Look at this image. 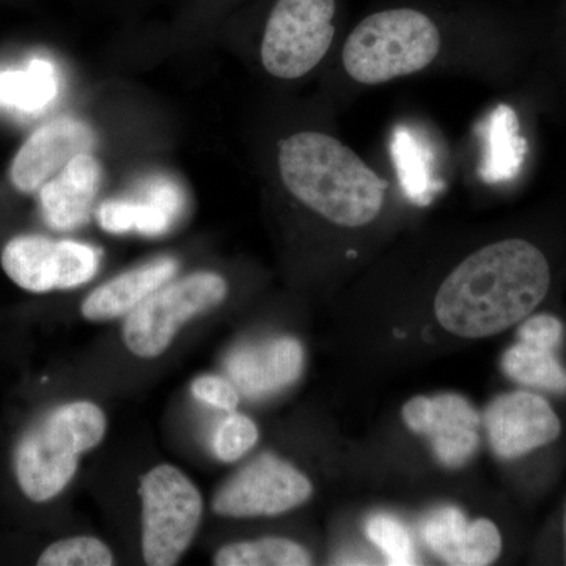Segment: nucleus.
Listing matches in <instances>:
<instances>
[{
	"label": "nucleus",
	"mask_w": 566,
	"mask_h": 566,
	"mask_svg": "<svg viewBox=\"0 0 566 566\" xmlns=\"http://www.w3.org/2000/svg\"><path fill=\"white\" fill-rule=\"evenodd\" d=\"M549 285V263L536 245L497 241L447 275L436 294V318L458 337H491L526 319L545 300Z\"/></svg>",
	"instance_id": "f257e3e1"
},
{
	"label": "nucleus",
	"mask_w": 566,
	"mask_h": 566,
	"mask_svg": "<svg viewBox=\"0 0 566 566\" xmlns=\"http://www.w3.org/2000/svg\"><path fill=\"white\" fill-rule=\"evenodd\" d=\"M279 170L293 197L335 226H368L385 207L387 181L327 134L303 132L283 140Z\"/></svg>",
	"instance_id": "f03ea898"
},
{
	"label": "nucleus",
	"mask_w": 566,
	"mask_h": 566,
	"mask_svg": "<svg viewBox=\"0 0 566 566\" xmlns=\"http://www.w3.org/2000/svg\"><path fill=\"white\" fill-rule=\"evenodd\" d=\"M106 416L91 401H73L46 412L32 424L14 453V471L25 497L46 502L62 493L82 453L103 441Z\"/></svg>",
	"instance_id": "7ed1b4c3"
},
{
	"label": "nucleus",
	"mask_w": 566,
	"mask_h": 566,
	"mask_svg": "<svg viewBox=\"0 0 566 566\" xmlns=\"http://www.w3.org/2000/svg\"><path fill=\"white\" fill-rule=\"evenodd\" d=\"M441 51L438 25L422 11H378L349 33L342 61L348 76L365 85L386 84L430 66Z\"/></svg>",
	"instance_id": "20e7f679"
},
{
	"label": "nucleus",
	"mask_w": 566,
	"mask_h": 566,
	"mask_svg": "<svg viewBox=\"0 0 566 566\" xmlns=\"http://www.w3.org/2000/svg\"><path fill=\"white\" fill-rule=\"evenodd\" d=\"M140 497L145 564H177L200 526L202 494L180 469L161 464L142 479Z\"/></svg>",
	"instance_id": "39448f33"
},
{
	"label": "nucleus",
	"mask_w": 566,
	"mask_h": 566,
	"mask_svg": "<svg viewBox=\"0 0 566 566\" xmlns=\"http://www.w3.org/2000/svg\"><path fill=\"white\" fill-rule=\"evenodd\" d=\"M227 282L214 273H196L166 283L126 316L123 340L129 352L153 359L166 352L182 324L221 304Z\"/></svg>",
	"instance_id": "423d86ee"
},
{
	"label": "nucleus",
	"mask_w": 566,
	"mask_h": 566,
	"mask_svg": "<svg viewBox=\"0 0 566 566\" xmlns=\"http://www.w3.org/2000/svg\"><path fill=\"white\" fill-rule=\"evenodd\" d=\"M335 0H277L266 22L262 63L271 76L300 80L333 44Z\"/></svg>",
	"instance_id": "0eeeda50"
},
{
	"label": "nucleus",
	"mask_w": 566,
	"mask_h": 566,
	"mask_svg": "<svg viewBox=\"0 0 566 566\" xmlns=\"http://www.w3.org/2000/svg\"><path fill=\"white\" fill-rule=\"evenodd\" d=\"M2 268L11 281L28 292L76 289L98 271L99 251L76 241L24 234L3 248Z\"/></svg>",
	"instance_id": "6e6552de"
},
{
	"label": "nucleus",
	"mask_w": 566,
	"mask_h": 566,
	"mask_svg": "<svg viewBox=\"0 0 566 566\" xmlns=\"http://www.w3.org/2000/svg\"><path fill=\"white\" fill-rule=\"evenodd\" d=\"M314 493L311 480L274 455L241 469L219 491L214 512L230 517L273 516L303 505Z\"/></svg>",
	"instance_id": "1a4fd4ad"
},
{
	"label": "nucleus",
	"mask_w": 566,
	"mask_h": 566,
	"mask_svg": "<svg viewBox=\"0 0 566 566\" xmlns=\"http://www.w3.org/2000/svg\"><path fill=\"white\" fill-rule=\"evenodd\" d=\"M401 416L409 430L430 438L436 458L446 468H463L479 449L480 417L461 395L411 398Z\"/></svg>",
	"instance_id": "9d476101"
},
{
	"label": "nucleus",
	"mask_w": 566,
	"mask_h": 566,
	"mask_svg": "<svg viewBox=\"0 0 566 566\" xmlns=\"http://www.w3.org/2000/svg\"><path fill=\"white\" fill-rule=\"evenodd\" d=\"M485 424L491 449L502 460H515L551 444L562 431L553 406L524 390L495 398L488 406Z\"/></svg>",
	"instance_id": "9b49d317"
},
{
	"label": "nucleus",
	"mask_w": 566,
	"mask_h": 566,
	"mask_svg": "<svg viewBox=\"0 0 566 566\" xmlns=\"http://www.w3.org/2000/svg\"><path fill=\"white\" fill-rule=\"evenodd\" d=\"M96 145L95 132L77 118H57L24 142L11 163L10 178L18 191H40L63 167Z\"/></svg>",
	"instance_id": "f8f14e48"
},
{
	"label": "nucleus",
	"mask_w": 566,
	"mask_h": 566,
	"mask_svg": "<svg viewBox=\"0 0 566 566\" xmlns=\"http://www.w3.org/2000/svg\"><path fill=\"white\" fill-rule=\"evenodd\" d=\"M424 543L446 564L485 566L494 564L502 553V536L490 520L469 523L457 506H442L424 517Z\"/></svg>",
	"instance_id": "ddd939ff"
},
{
	"label": "nucleus",
	"mask_w": 566,
	"mask_h": 566,
	"mask_svg": "<svg viewBox=\"0 0 566 566\" xmlns=\"http://www.w3.org/2000/svg\"><path fill=\"white\" fill-rule=\"evenodd\" d=\"M185 210L186 196L181 186L172 178L159 175L145 181L140 199L106 200L96 216L104 232L159 237L172 229Z\"/></svg>",
	"instance_id": "4468645a"
},
{
	"label": "nucleus",
	"mask_w": 566,
	"mask_h": 566,
	"mask_svg": "<svg viewBox=\"0 0 566 566\" xmlns=\"http://www.w3.org/2000/svg\"><path fill=\"white\" fill-rule=\"evenodd\" d=\"M227 374L248 397H264L293 385L303 374V345L292 337L241 346L227 359Z\"/></svg>",
	"instance_id": "2eb2a0df"
},
{
	"label": "nucleus",
	"mask_w": 566,
	"mask_h": 566,
	"mask_svg": "<svg viewBox=\"0 0 566 566\" xmlns=\"http://www.w3.org/2000/svg\"><path fill=\"white\" fill-rule=\"evenodd\" d=\"M102 164L91 153H82L41 186L44 221L54 230L69 232L91 218L96 193L102 186Z\"/></svg>",
	"instance_id": "dca6fc26"
},
{
	"label": "nucleus",
	"mask_w": 566,
	"mask_h": 566,
	"mask_svg": "<svg viewBox=\"0 0 566 566\" xmlns=\"http://www.w3.org/2000/svg\"><path fill=\"white\" fill-rule=\"evenodd\" d=\"M174 259H158L98 286L82 304V315L91 322L132 314L151 293L166 285L177 273Z\"/></svg>",
	"instance_id": "f3484780"
},
{
	"label": "nucleus",
	"mask_w": 566,
	"mask_h": 566,
	"mask_svg": "<svg viewBox=\"0 0 566 566\" xmlns=\"http://www.w3.org/2000/svg\"><path fill=\"white\" fill-rule=\"evenodd\" d=\"M486 148L482 169L485 181L501 182L517 177L526 159L527 142L521 136L516 112L506 104L490 115Z\"/></svg>",
	"instance_id": "a211bd4d"
},
{
	"label": "nucleus",
	"mask_w": 566,
	"mask_h": 566,
	"mask_svg": "<svg viewBox=\"0 0 566 566\" xmlns=\"http://www.w3.org/2000/svg\"><path fill=\"white\" fill-rule=\"evenodd\" d=\"M59 93L57 70L44 59H33L25 69L0 71V107L25 112L43 111Z\"/></svg>",
	"instance_id": "6ab92c4d"
},
{
	"label": "nucleus",
	"mask_w": 566,
	"mask_h": 566,
	"mask_svg": "<svg viewBox=\"0 0 566 566\" xmlns=\"http://www.w3.org/2000/svg\"><path fill=\"white\" fill-rule=\"evenodd\" d=\"M502 368L509 378L520 385L549 392H566V370L554 352L532 348L520 342L504 354Z\"/></svg>",
	"instance_id": "aec40b11"
},
{
	"label": "nucleus",
	"mask_w": 566,
	"mask_h": 566,
	"mask_svg": "<svg viewBox=\"0 0 566 566\" xmlns=\"http://www.w3.org/2000/svg\"><path fill=\"white\" fill-rule=\"evenodd\" d=\"M311 554L286 538H262L255 542L223 546L216 554L219 566H304L311 565Z\"/></svg>",
	"instance_id": "412c9836"
},
{
	"label": "nucleus",
	"mask_w": 566,
	"mask_h": 566,
	"mask_svg": "<svg viewBox=\"0 0 566 566\" xmlns=\"http://www.w3.org/2000/svg\"><path fill=\"white\" fill-rule=\"evenodd\" d=\"M365 532L375 546L385 554L389 565H416L417 554L411 534L397 517L382 515L371 516L365 524Z\"/></svg>",
	"instance_id": "4be33fe9"
},
{
	"label": "nucleus",
	"mask_w": 566,
	"mask_h": 566,
	"mask_svg": "<svg viewBox=\"0 0 566 566\" xmlns=\"http://www.w3.org/2000/svg\"><path fill=\"white\" fill-rule=\"evenodd\" d=\"M114 554L93 536H73L48 546L41 554L40 566H111Z\"/></svg>",
	"instance_id": "5701e85b"
},
{
	"label": "nucleus",
	"mask_w": 566,
	"mask_h": 566,
	"mask_svg": "<svg viewBox=\"0 0 566 566\" xmlns=\"http://www.w3.org/2000/svg\"><path fill=\"white\" fill-rule=\"evenodd\" d=\"M259 441V428L249 417L230 412L212 434V452L226 463L243 458Z\"/></svg>",
	"instance_id": "b1692460"
},
{
	"label": "nucleus",
	"mask_w": 566,
	"mask_h": 566,
	"mask_svg": "<svg viewBox=\"0 0 566 566\" xmlns=\"http://www.w3.org/2000/svg\"><path fill=\"white\" fill-rule=\"evenodd\" d=\"M564 337V326L560 319L553 315H536L521 324L517 338L521 344L532 348L556 352Z\"/></svg>",
	"instance_id": "393cba45"
},
{
	"label": "nucleus",
	"mask_w": 566,
	"mask_h": 566,
	"mask_svg": "<svg viewBox=\"0 0 566 566\" xmlns=\"http://www.w3.org/2000/svg\"><path fill=\"white\" fill-rule=\"evenodd\" d=\"M193 397L221 411L232 412L240 403V394L232 382L216 375H203L192 382Z\"/></svg>",
	"instance_id": "a878e982"
},
{
	"label": "nucleus",
	"mask_w": 566,
	"mask_h": 566,
	"mask_svg": "<svg viewBox=\"0 0 566 566\" xmlns=\"http://www.w3.org/2000/svg\"><path fill=\"white\" fill-rule=\"evenodd\" d=\"M565 546H566V513H565Z\"/></svg>",
	"instance_id": "bb28decb"
}]
</instances>
